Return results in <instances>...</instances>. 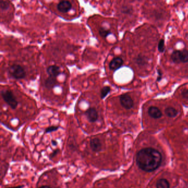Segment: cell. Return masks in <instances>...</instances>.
Instances as JSON below:
<instances>
[{
    "label": "cell",
    "instance_id": "obj_9",
    "mask_svg": "<svg viewBox=\"0 0 188 188\" xmlns=\"http://www.w3.org/2000/svg\"><path fill=\"white\" fill-rule=\"evenodd\" d=\"M47 72L49 76L56 78L60 74V69L56 65H51L47 68Z\"/></svg>",
    "mask_w": 188,
    "mask_h": 188
},
{
    "label": "cell",
    "instance_id": "obj_15",
    "mask_svg": "<svg viewBox=\"0 0 188 188\" xmlns=\"http://www.w3.org/2000/svg\"><path fill=\"white\" fill-rule=\"evenodd\" d=\"M110 91V88L109 86H104L103 87L101 91H100V98L101 99H104L105 98L107 97V95L109 94Z\"/></svg>",
    "mask_w": 188,
    "mask_h": 188
},
{
    "label": "cell",
    "instance_id": "obj_20",
    "mask_svg": "<svg viewBox=\"0 0 188 188\" xmlns=\"http://www.w3.org/2000/svg\"><path fill=\"white\" fill-rule=\"evenodd\" d=\"M158 50L159 51L162 53L165 50V41L164 40H160V42L158 44Z\"/></svg>",
    "mask_w": 188,
    "mask_h": 188
},
{
    "label": "cell",
    "instance_id": "obj_5",
    "mask_svg": "<svg viewBox=\"0 0 188 188\" xmlns=\"http://www.w3.org/2000/svg\"><path fill=\"white\" fill-rule=\"evenodd\" d=\"M87 118L91 123H94L98 119V114L97 110L94 108H90L85 112Z\"/></svg>",
    "mask_w": 188,
    "mask_h": 188
},
{
    "label": "cell",
    "instance_id": "obj_19",
    "mask_svg": "<svg viewBox=\"0 0 188 188\" xmlns=\"http://www.w3.org/2000/svg\"><path fill=\"white\" fill-rule=\"evenodd\" d=\"M0 7L2 10L7 9L9 7V3L7 1H0Z\"/></svg>",
    "mask_w": 188,
    "mask_h": 188
},
{
    "label": "cell",
    "instance_id": "obj_7",
    "mask_svg": "<svg viewBox=\"0 0 188 188\" xmlns=\"http://www.w3.org/2000/svg\"><path fill=\"white\" fill-rule=\"evenodd\" d=\"M102 145L98 138H94L90 141V147L94 152H99L102 150Z\"/></svg>",
    "mask_w": 188,
    "mask_h": 188
},
{
    "label": "cell",
    "instance_id": "obj_21",
    "mask_svg": "<svg viewBox=\"0 0 188 188\" xmlns=\"http://www.w3.org/2000/svg\"><path fill=\"white\" fill-rule=\"evenodd\" d=\"M182 95L184 98L188 99V89H185L182 92Z\"/></svg>",
    "mask_w": 188,
    "mask_h": 188
},
{
    "label": "cell",
    "instance_id": "obj_1",
    "mask_svg": "<svg viewBox=\"0 0 188 188\" xmlns=\"http://www.w3.org/2000/svg\"><path fill=\"white\" fill-rule=\"evenodd\" d=\"M162 156L159 151L152 148L142 149L136 156V162L139 167L145 172H151L160 165Z\"/></svg>",
    "mask_w": 188,
    "mask_h": 188
},
{
    "label": "cell",
    "instance_id": "obj_14",
    "mask_svg": "<svg viewBox=\"0 0 188 188\" xmlns=\"http://www.w3.org/2000/svg\"><path fill=\"white\" fill-rule=\"evenodd\" d=\"M180 58L181 63L188 62V51L186 50H183L180 52Z\"/></svg>",
    "mask_w": 188,
    "mask_h": 188
},
{
    "label": "cell",
    "instance_id": "obj_18",
    "mask_svg": "<svg viewBox=\"0 0 188 188\" xmlns=\"http://www.w3.org/2000/svg\"><path fill=\"white\" fill-rule=\"evenodd\" d=\"M59 127L58 126H52L47 128L45 130V133H50V132H54L58 130Z\"/></svg>",
    "mask_w": 188,
    "mask_h": 188
},
{
    "label": "cell",
    "instance_id": "obj_8",
    "mask_svg": "<svg viewBox=\"0 0 188 188\" xmlns=\"http://www.w3.org/2000/svg\"><path fill=\"white\" fill-rule=\"evenodd\" d=\"M123 64V60L120 58H113L111 62L109 64V68L110 70L115 71L118 69L121 68L122 65Z\"/></svg>",
    "mask_w": 188,
    "mask_h": 188
},
{
    "label": "cell",
    "instance_id": "obj_23",
    "mask_svg": "<svg viewBox=\"0 0 188 188\" xmlns=\"http://www.w3.org/2000/svg\"><path fill=\"white\" fill-rule=\"evenodd\" d=\"M51 144L53 145V146H56L58 145V143L55 140H52L51 141Z\"/></svg>",
    "mask_w": 188,
    "mask_h": 188
},
{
    "label": "cell",
    "instance_id": "obj_17",
    "mask_svg": "<svg viewBox=\"0 0 188 188\" xmlns=\"http://www.w3.org/2000/svg\"><path fill=\"white\" fill-rule=\"evenodd\" d=\"M99 33L100 36L103 38H107L111 33L109 30L104 28H100L99 30Z\"/></svg>",
    "mask_w": 188,
    "mask_h": 188
},
{
    "label": "cell",
    "instance_id": "obj_13",
    "mask_svg": "<svg viewBox=\"0 0 188 188\" xmlns=\"http://www.w3.org/2000/svg\"><path fill=\"white\" fill-rule=\"evenodd\" d=\"M157 188H170V184L165 179H159L156 184Z\"/></svg>",
    "mask_w": 188,
    "mask_h": 188
},
{
    "label": "cell",
    "instance_id": "obj_6",
    "mask_svg": "<svg viewBox=\"0 0 188 188\" xmlns=\"http://www.w3.org/2000/svg\"><path fill=\"white\" fill-rule=\"evenodd\" d=\"M72 7L71 3L68 1H60L57 5V9L58 11L62 13H66L70 11Z\"/></svg>",
    "mask_w": 188,
    "mask_h": 188
},
{
    "label": "cell",
    "instance_id": "obj_16",
    "mask_svg": "<svg viewBox=\"0 0 188 188\" xmlns=\"http://www.w3.org/2000/svg\"><path fill=\"white\" fill-rule=\"evenodd\" d=\"M180 51H175L171 55V58L173 62L175 63H181L180 61Z\"/></svg>",
    "mask_w": 188,
    "mask_h": 188
},
{
    "label": "cell",
    "instance_id": "obj_25",
    "mask_svg": "<svg viewBox=\"0 0 188 188\" xmlns=\"http://www.w3.org/2000/svg\"><path fill=\"white\" fill-rule=\"evenodd\" d=\"M24 187L23 185H19L18 186H15V187H11V188H23Z\"/></svg>",
    "mask_w": 188,
    "mask_h": 188
},
{
    "label": "cell",
    "instance_id": "obj_10",
    "mask_svg": "<svg viewBox=\"0 0 188 188\" xmlns=\"http://www.w3.org/2000/svg\"><path fill=\"white\" fill-rule=\"evenodd\" d=\"M149 114L150 116L155 119H158L162 116V113L158 108L151 107L149 109Z\"/></svg>",
    "mask_w": 188,
    "mask_h": 188
},
{
    "label": "cell",
    "instance_id": "obj_3",
    "mask_svg": "<svg viewBox=\"0 0 188 188\" xmlns=\"http://www.w3.org/2000/svg\"><path fill=\"white\" fill-rule=\"evenodd\" d=\"M8 72L15 79H23L26 76V72L23 68L18 64L11 66L8 69Z\"/></svg>",
    "mask_w": 188,
    "mask_h": 188
},
{
    "label": "cell",
    "instance_id": "obj_11",
    "mask_svg": "<svg viewBox=\"0 0 188 188\" xmlns=\"http://www.w3.org/2000/svg\"><path fill=\"white\" fill-rule=\"evenodd\" d=\"M57 85L55 78L49 76L45 81V86L48 88H53Z\"/></svg>",
    "mask_w": 188,
    "mask_h": 188
},
{
    "label": "cell",
    "instance_id": "obj_4",
    "mask_svg": "<svg viewBox=\"0 0 188 188\" xmlns=\"http://www.w3.org/2000/svg\"><path fill=\"white\" fill-rule=\"evenodd\" d=\"M120 102L123 107L126 109H130L134 105V102L132 98L128 94H122L119 97Z\"/></svg>",
    "mask_w": 188,
    "mask_h": 188
},
{
    "label": "cell",
    "instance_id": "obj_2",
    "mask_svg": "<svg viewBox=\"0 0 188 188\" xmlns=\"http://www.w3.org/2000/svg\"><path fill=\"white\" fill-rule=\"evenodd\" d=\"M1 96L5 102L13 109L16 108L18 103L14 94L9 89H3L1 91Z\"/></svg>",
    "mask_w": 188,
    "mask_h": 188
},
{
    "label": "cell",
    "instance_id": "obj_24",
    "mask_svg": "<svg viewBox=\"0 0 188 188\" xmlns=\"http://www.w3.org/2000/svg\"><path fill=\"white\" fill-rule=\"evenodd\" d=\"M39 188H52L50 186H49L48 185H43L42 186H40Z\"/></svg>",
    "mask_w": 188,
    "mask_h": 188
},
{
    "label": "cell",
    "instance_id": "obj_22",
    "mask_svg": "<svg viewBox=\"0 0 188 188\" xmlns=\"http://www.w3.org/2000/svg\"><path fill=\"white\" fill-rule=\"evenodd\" d=\"M58 150H54V151L53 152V153H51V155H50V157H55V156H56V155L58 153Z\"/></svg>",
    "mask_w": 188,
    "mask_h": 188
},
{
    "label": "cell",
    "instance_id": "obj_12",
    "mask_svg": "<svg viewBox=\"0 0 188 188\" xmlns=\"http://www.w3.org/2000/svg\"><path fill=\"white\" fill-rule=\"evenodd\" d=\"M165 113L170 118H174L177 115L178 111L172 107H168L165 110Z\"/></svg>",
    "mask_w": 188,
    "mask_h": 188
}]
</instances>
